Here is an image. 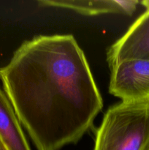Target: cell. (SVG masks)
<instances>
[{"label": "cell", "mask_w": 149, "mask_h": 150, "mask_svg": "<svg viewBox=\"0 0 149 150\" xmlns=\"http://www.w3.org/2000/svg\"><path fill=\"white\" fill-rule=\"evenodd\" d=\"M0 80L37 150L78 142L103 107L84 52L72 35L23 42L0 67Z\"/></svg>", "instance_id": "cell-1"}, {"label": "cell", "mask_w": 149, "mask_h": 150, "mask_svg": "<svg viewBox=\"0 0 149 150\" xmlns=\"http://www.w3.org/2000/svg\"><path fill=\"white\" fill-rule=\"evenodd\" d=\"M93 150H149V103L121 102L104 115Z\"/></svg>", "instance_id": "cell-2"}, {"label": "cell", "mask_w": 149, "mask_h": 150, "mask_svg": "<svg viewBox=\"0 0 149 150\" xmlns=\"http://www.w3.org/2000/svg\"><path fill=\"white\" fill-rule=\"evenodd\" d=\"M110 69L111 95L123 102L149 103V60H124Z\"/></svg>", "instance_id": "cell-3"}, {"label": "cell", "mask_w": 149, "mask_h": 150, "mask_svg": "<svg viewBox=\"0 0 149 150\" xmlns=\"http://www.w3.org/2000/svg\"><path fill=\"white\" fill-rule=\"evenodd\" d=\"M140 3L145 7V13L108 49L107 61L110 68L124 60H149V0Z\"/></svg>", "instance_id": "cell-4"}, {"label": "cell", "mask_w": 149, "mask_h": 150, "mask_svg": "<svg viewBox=\"0 0 149 150\" xmlns=\"http://www.w3.org/2000/svg\"><path fill=\"white\" fill-rule=\"evenodd\" d=\"M37 2L42 7L70 9L86 16L105 13H122L131 16L134 13L140 1L134 0H41Z\"/></svg>", "instance_id": "cell-5"}, {"label": "cell", "mask_w": 149, "mask_h": 150, "mask_svg": "<svg viewBox=\"0 0 149 150\" xmlns=\"http://www.w3.org/2000/svg\"><path fill=\"white\" fill-rule=\"evenodd\" d=\"M0 141L7 150H31L14 109L1 88Z\"/></svg>", "instance_id": "cell-6"}, {"label": "cell", "mask_w": 149, "mask_h": 150, "mask_svg": "<svg viewBox=\"0 0 149 150\" xmlns=\"http://www.w3.org/2000/svg\"><path fill=\"white\" fill-rule=\"evenodd\" d=\"M0 150H7V149L5 148V146L3 145L2 143H1V141H0Z\"/></svg>", "instance_id": "cell-7"}]
</instances>
